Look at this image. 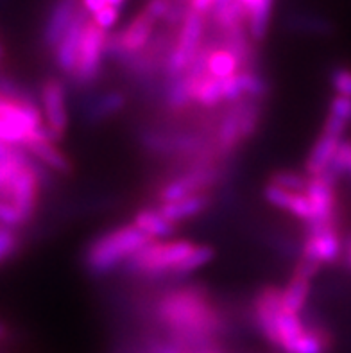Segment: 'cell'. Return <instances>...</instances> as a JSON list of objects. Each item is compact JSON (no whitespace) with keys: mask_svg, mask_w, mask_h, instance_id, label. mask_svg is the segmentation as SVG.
<instances>
[{"mask_svg":"<svg viewBox=\"0 0 351 353\" xmlns=\"http://www.w3.org/2000/svg\"><path fill=\"white\" fill-rule=\"evenodd\" d=\"M262 117L263 103L258 101H239L221 108L212 128V148L219 160L224 163L253 139L262 124Z\"/></svg>","mask_w":351,"mask_h":353,"instance_id":"3","label":"cell"},{"mask_svg":"<svg viewBox=\"0 0 351 353\" xmlns=\"http://www.w3.org/2000/svg\"><path fill=\"white\" fill-rule=\"evenodd\" d=\"M151 318L185 353L221 341L230 330L228 316L201 283H183L160 292L151 303Z\"/></svg>","mask_w":351,"mask_h":353,"instance_id":"1","label":"cell"},{"mask_svg":"<svg viewBox=\"0 0 351 353\" xmlns=\"http://www.w3.org/2000/svg\"><path fill=\"white\" fill-rule=\"evenodd\" d=\"M128 104V97L120 90L86 92L81 94V117L90 125L103 124L119 115Z\"/></svg>","mask_w":351,"mask_h":353,"instance_id":"10","label":"cell"},{"mask_svg":"<svg viewBox=\"0 0 351 353\" xmlns=\"http://www.w3.org/2000/svg\"><path fill=\"white\" fill-rule=\"evenodd\" d=\"M0 353H4V352H0Z\"/></svg>","mask_w":351,"mask_h":353,"instance_id":"39","label":"cell"},{"mask_svg":"<svg viewBox=\"0 0 351 353\" xmlns=\"http://www.w3.org/2000/svg\"><path fill=\"white\" fill-rule=\"evenodd\" d=\"M106 40V31L95 26L94 20H90L83 34V41H81L76 70L68 77V85L74 92L86 94L95 88L104 70Z\"/></svg>","mask_w":351,"mask_h":353,"instance_id":"6","label":"cell"},{"mask_svg":"<svg viewBox=\"0 0 351 353\" xmlns=\"http://www.w3.org/2000/svg\"><path fill=\"white\" fill-rule=\"evenodd\" d=\"M106 2H108V6H113V8H117V9H119L120 6L124 4L126 0H106Z\"/></svg>","mask_w":351,"mask_h":353,"instance_id":"36","label":"cell"},{"mask_svg":"<svg viewBox=\"0 0 351 353\" xmlns=\"http://www.w3.org/2000/svg\"><path fill=\"white\" fill-rule=\"evenodd\" d=\"M23 149H26L38 163L47 167L52 174L68 176L72 174V170H74L72 161L68 160L67 154L58 148V140H54V137L47 131L45 125L26 143V148Z\"/></svg>","mask_w":351,"mask_h":353,"instance_id":"11","label":"cell"},{"mask_svg":"<svg viewBox=\"0 0 351 353\" xmlns=\"http://www.w3.org/2000/svg\"><path fill=\"white\" fill-rule=\"evenodd\" d=\"M81 0H56L49 11V17L45 20L43 31H41V43L45 49L52 50L58 47L68 27L72 26L74 18L79 13Z\"/></svg>","mask_w":351,"mask_h":353,"instance_id":"13","label":"cell"},{"mask_svg":"<svg viewBox=\"0 0 351 353\" xmlns=\"http://www.w3.org/2000/svg\"><path fill=\"white\" fill-rule=\"evenodd\" d=\"M215 32L232 31L235 27H248L249 9L240 0H221L208 14Z\"/></svg>","mask_w":351,"mask_h":353,"instance_id":"18","label":"cell"},{"mask_svg":"<svg viewBox=\"0 0 351 353\" xmlns=\"http://www.w3.org/2000/svg\"><path fill=\"white\" fill-rule=\"evenodd\" d=\"M8 336H9L8 323L0 319V343H2V341H4V339H8Z\"/></svg>","mask_w":351,"mask_h":353,"instance_id":"34","label":"cell"},{"mask_svg":"<svg viewBox=\"0 0 351 353\" xmlns=\"http://www.w3.org/2000/svg\"><path fill=\"white\" fill-rule=\"evenodd\" d=\"M272 6H274V0H262L260 4L254 6L249 11L248 32L254 43H260V41L265 40L267 31H269V23H271Z\"/></svg>","mask_w":351,"mask_h":353,"instance_id":"23","label":"cell"},{"mask_svg":"<svg viewBox=\"0 0 351 353\" xmlns=\"http://www.w3.org/2000/svg\"><path fill=\"white\" fill-rule=\"evenodd\" d=\"M133 224L138 230H142L152 241H170L172 235L178 232V224L170 223L154 208H142L133 217Z\"/></svg>","mask_w":351,"mask_h":353,"instance_id":"19","label":"cell"},{"mask_svg":"<svg viewBox=\"0 0 351 353\" xmlns=\"http://www.w3.org/2000/svg\"><path fill=\"white\" fill-rule=\"evenodd\" d=\"M269 183L283 188V190H289V192L305 194L308 185V176L301 174L298 170H276L269 178Z\"/></svg>","mask_w":351,"mask_h":353,"instance_id":"25","label":"cell"},{"mask_svg":"<svg viewBox=\"0 0 351 353\" xmlns=\"http://www.w3.org/2000/svg\"><path fill=\"white\" fill-rule=\"evenodd\" d=\"M90 20H92V17L81 8L72 26L68 27V31L65 32L58 47L54 49V65H56V68L61 72L63 76H67V79L76 70L81 41H83V34H85V29Z\"/></svg>","mask_w":351,"mask_h":353,"instance_id":"12","label":"cell"},{"mask_svg":"<svg viewBox=\"0 0 351 353\" xmlns=\"http://www.w3.org/2000/svg\"><path fill=\"white\" fill-rule=\"evenodd\" d=\"M343 140L344 139H341L337 134H332L328 131H321L319 139L312 145L307 161H305V174L308 178H316V176H321L323 172H326L335 161V158H337L339 148H341Z\"/></svg>","mask_w":351,"mask_h":353,"instance_id":"15","label":"cell"},{"mask_svg":"<svg viewBox=\"0 0 351 353\" xmlns=\"http://www.w3.org/2000/svg\"><path fill=\"white\" fill-rule=\"evenodd\" d=\"M285 27L296 34L330 36L335 32L332 20L312 13H290L285 17Z\"/></svg>","mask_w":351,"mask_h":353,"instance_id":"21","label":"cell"},{"mask_svg":"<svg viewBox=\"0 0 351 353\" xmlns=\"http://www.w3.org/2000/svg\"><path fill=\"white\" fill-rule=\"evenodd\" d=\"M330 85L341 97L351 99V68L334 67L330 72Z\"/></svg>","mask_w":351,"mask_h":353,"instance_id":"27","label":"cell"},{"mask_svg":"<svg viewBox=\"0 0 351 353\" xmlns=\"http://www.w3.org/2000/svg\"><path fill=\"white\" fill-rule=\"evenodd\" d=\"M20 248H22L20 230L0 226V268L13 259L18 251H20Z\"/></svg>","mask_w":351,"mask_h":353,"instance_id":"26","label":"cell"},{"mask_svg":"<svg viewBox=\"0 0 351 353\" xmlns=\"http://www.w3.org/2000/svg\"><path fill=\"white\" fill-rule=\"evenodd\" d=\"M210 206H212V196L210 194H199V196L183 197L178 201L156 205V210L160 212L165 219H169L170 223L179 224L185 223V221L196 219L201 214H205Z\"/></svg>","mask_w":351,"mask_h":353,"instance_id":"16","label":"cell"},{"mask_svg":"<svg viewBox=\"0 0 351 353\" xmlns=\"http://www.w3.org/2000/svg\"><path fill=\"white\" fill-rule=\"evenodd\" d=\"M38 101H40L45 128L52 134L54 140L59 142L67 133L70 122L67 83L59 77H47L40 86Z\"/></svg>","mask_w":351,"mask_h":353,"instance_id":"7","label":"cell"},{"mask_svg":"<svg viewBox=\"0 0 351 353\" xmlns=\"http://www.w3.org/2000/svg\"><path fill=\"white\" fill-rule=\"evenodd\" d=\"M281 289L276 285H263L251 300V321L263 339L276 348V321L281 312Z\"/></svg>","mask_w":351,"mask_h":353,"instance_id":"9","label":"cell"},{"mask_svg":"<svg viewBox=\"0 0 351 353\" xmlns=\"http://www.w3.org/2000/svg\"><path fill=\"white\" fill-rule=\"evenodd\" d=\"M81 4H83V9H85L86 13L92 17V14L99 13L101 9H104L108 6L106 0H81Z\"/></svg>","mask_w":351,"mask_h":353,"instance_id":"32","label":"cell"},{"mask_svg":"<svg viewBox=\"0 0 351 353\" xmlns=\"http://www.w3.org/2000/svg\"><path fill=\"white\" fill-rule=\"evenodd\" d=\"M335 170H337L341 178H346V176H351V140H343L341 148H339L337 158L332 163Z\"/></svg>","mask_w":351,"mask_h":353,"instance_id":"28","label":"cell"},{"mask_svg":"<svg viewBox=\"0 0 351 353\" xmlns=\"http://www.w3.org/2000/svg\"><path fill=\"white\" fill-rule=\"evenodd\" d=\"M328 115L343 119V121L351 124V99L341 97V95H335V97L330 99Z\"/></svg>","mask_w":351,"mask_h":353,"instance_id":"29","label":"cell"},{"mask_svg":"<svg viewBox=\"0 0 351 353\" xmlns=\"http://www.w3.org/2000/svg\"><path fill=\"white\" fill-rule=\"evenodd\" d=\"M151 242L154 241L142 230H138L133 223L122 224L108 230L90 242L83 255V264L90 276L104 278L115 273L117 269L124 268L131 256Z\"/></svg>","mask_w":351,"mask_h":353,"instance_id":"2","label":"cell"},{"mask_svg":"<svg viewBox=\"0 0 351 353\" xmlns=\"http://www.w3.org/2000/svg\"><path fill=\"white\" fill-rule=\"evenodd\" d=\"M154 18L142 11L124 27V31L117 32L119 43L122 47V58H120L119 65L128 61L134 54H140L147 49V45L151 43L152 36H154Z\"/></svg>","mask_w":351,"mask_h":353,"instance_id":"14","label":"cell"},{"mask_svg":"<svg viewBox=\"0 0 351 353\" xmlns=\"http://www.w3.org/2000/svg\"><path fill=\"white\" fill-rule=\"evenodd\" d=\"M240 70H242L240 61L230 52V50L223 49V47H219V45L212 50V54H210L208 58V76L224 81L237 76Z\"/></svg>","mask_w":351,"mask_h":353,"instance_id":"22","label":"cell"},{"mask_svg":"<svg viewBox=\"0 0 351 353\" xmlns=\"http://www.w3.org/2000/svg\"><path fill=\"white\" fill-rule=\"evenodd\" d=\"M343 255V241L337 226H307L299 244V259L314 262L317 265L335 264Z\"/></svg>","mask_w":351,"mask_h":353,"instance_id":"8","label":"cell"},{"mask_svg":"<svg viewBox=\"0 0 351 353\" xmlns=\"http://www.w3.org/2000/svg\"><path fill=\"white\" fill-rule=\"evenodd\" d=\"M94 23L97 27H101L103 31H108V29H112L113 26L119 20V9L113 8V6H106L104 9H101L99 13L94 14Z\"/></svg>","mask_w":351,"mask_h":353,"instance_id":"30","label":"cell"},{"mask_svg":"<svg viewBox=\"0 0 351 353\" xmlns=\"http://www.w3.org/2000/svg\"><path fill=\"white\" fill-rule=\"evenodd\" d=\"M214 256H215L214 248L206 246V244H197L190 255H188L187 259L183 260L181 264L176 268L172 280H176V278H178V280H183V278L190 276V274H194L196 271H199L201 268H205L206 264H210V262L214 260Z\"/></svg>","mask_w":351,"mask_h":353,"instance_id":"24","label":"cell"},{"mask_svg":"<svg viewBox=\"0 0 351 353\" xmlns=\"http://www.w3.org/2000/svg\"><path fill=\"white\" fill-rule=\"evenodd\" d=\"M197 244L187 239L154 241L126 262L124 273L142 280H172L174 271Z\"/></svg>","mask_w":351,"mask_h":353,"instance_id":"4","label":"cell"},{"mask_svg":"<svg viewBox=\"0 0 351 353\" xmlns=\"http://www.w3.org/2000/svg\"><path fill=\"white\" fill-rule=\"evenodd\" d=\"M188 353H226V352H224V348L221 346V343H219V341H214V343H208V345L199 346V348L192 350V352H188Z\"/></svg>","mask_w":351,"mask_h":353,"instance_id":"33","label":"cell"},{"mask_svg":"<svg viewBox=\"0 0 351 353\" xmlns=\"http://www.w3.org/2000/svg\"><path fill=\"white\" fill-rule=\"evenodd\" d=\"M346 264H348V268L351 269V241L348 242V250H346Z\"/></svg>","mask_w":351,"mask_h":353,"instance_id":"35","label":"cell"},{"mask_svg":"<svg viewBox=\"0 0 351 353\" xmlns=\"http://www.w3.org/2000/svg\"><path fill=\"white\" fill-rule=\"evenodd\" d=\"M6 2H8V0H0V6H4Z\"/></svg>","mask_w":351,"mask_h":353,"instance_id":"37","label":"cell"},{"mask_svg":"<svg viewBox=\"0 0 351 353\" xmlns=\"http://www.w3.org/2000/svg\"><path fill=\"white\" fill-rule=\"evenodd\" d=\"M226 178V165L223 163H212V165H196L178 169L176 174L170 176L167 181L156 190V201L172 203L183 199V197L199 196V194H210L215 187L223 183Z\"/></svg>","mask_w":351,"mask_h":353,"instance_id":"5","label":"cell"},{"mask_svg":"<svg viewBox=\"0 0 351 353\" xmlns=\"http://www.w3.org/2000/svg\"><path fill=\"white\" fill-rule=\"evenodd\" d=\"M344 179H348V181H350V183H351V176H346V178H344Z\"/></svg>","mask_w":351,"mask_h":353,"instance_id":"38","label":"cell"},{"mask_svg":"<svg viewBox=\"0 0 351 353\" xmlns=\"http://www.w3.org/2000/svg\"><path fill=\"white\" fill-rule=\"evenodd\" d=\"M158 92H160L163 108L172 115H179V113L187 112L188 108L194 106V99H192L190 86H188L185 74L178 77H170V79L163 77Z\"/></svg>","mask_w":351,"mask_h":353,"instance_id":"17","label":"cell"},{"mask_svg":"<svg viewBox=\"0 0 351 353\" xmlns=\"http://www.w3.org/2000/svg\"><path fill=\"white\" fill-rule=\"evenodd\" d=\"M172 4L174 0H149L143 11L158 22V20H165V17L169 14Z\"/></svg>","mask_w":351,"mask_h":353,"instance_id":"31","label":"cell"},{"mask_svg":"<svg viewBox=\"0 0 351 353\" xmlns=\"http://www.w3.org/2000/svg\"><path fill=\"white\" fill-rule=\"evenodd\" d=\"M312 291V280L292 274L287 285L281 289V309L290 314H303L307 310Z\"/></svg>","mask_w":351,"mask_h":353,"instance_id":"20","label":"cell"}]
</instances>
